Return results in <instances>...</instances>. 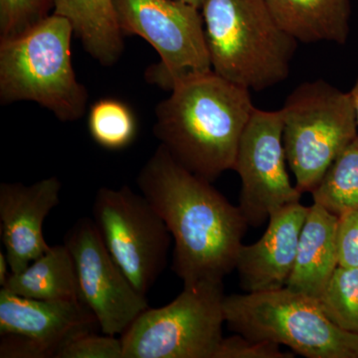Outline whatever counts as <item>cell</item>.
Here are the masks:
<instances>
[{"label":"cell","mask_w":358,"mask_h":358,"mask_svg":"<svg viewBox=\"0 0 358 358\" xmlns=\"http://www.w3.org/2000/svg\"><path fill=\"white\" fill-rule=\"evenodd\" d=\"M141 194L174 240V273L185 286L223 282L235 270L248 223L211 181L188 171L159 145L136 178Z\"/></svg>","instance_id":"obj_1"},{"label":"cell","mask_w":358,"mask_h":358,"mask_svg":"<svg viewBox=\"0 0 358 358\" xmlns=\"http://www.w3.org/2000/svg\"><path fill=\"white\" fill-rule=\"evenodd\" d=\"M256 108L251 91L213 71L187 78L155 109V134L174 159L213 182L233 171Z\"/></svg>","instance_id":"obj_2"},{"label":"cell","mask_w":358,"mask_h":358,"mask_svg":"<svg viewBox=\"0 0 358 358\" xmlns=\"http://www.w3.org/2000/svg\"><path fill=\"white\" fill-rule=\"evenodd\" d=\"M200 10L214 73L255 92L288 78L298 41L264 0H204Z\"/></svg>","instance_id":"obj_3"},{"label":"cell","mask_w":358,"mask_h":358,"mask_svg":"<svg viewBox=\"0 0 358 358\" xmlns=\"http://www.w3.org/2000/svg\"><path fill=\"white\" fill-rule=\"evenodd\" d=\"M74 28L52 13L20 36L0 40V101H29L62 122H76L86 112L88 93L77 79L71 42Z\"/></svg>","instance_id":"obj_4"},{"label":"cell","mask_w":358,"mask_h":358,"mask_svg":"<svg viewBox=\"0 0 358 358\" xmlns=\"http://www.w3.org/2000/svg\"><path fill=\"white\" fill-rule=\"evenodd\" d=\"M225 322L254 341L288 346L308 358H358V336L336 326L319 301L284 287L231 294L223 301Z\"/></svg>","instance_id":"obj_5"},{"label":"cell","mask_w":358,"mask_h":358,"mask_svg":"<svg viewBox=\"0 0 358 358\" xmlns=\"http://www.w3.org/2000/svg\"><path fill=\"white\" fill-rule=\"evenodd\" d=\"M281 110L282 143L296 187L313 193L358 134L350 92L324 80L299 85Z\"/></svg>","instance_id":"obj_6"},{"label":"cell","mask_w":358,"mask_h":358,"mask_svg":"<svg viewBox=\"0 0 358 358\" xmlns=\"http://www.w3.org/2000/svg\"><path fill=\"white\" fill-rule=\"evenodd\" d=\"M223 282L185 286L176 300L138 315L122 334L124 358H215L223 339Z\"/></svg>","instance_id":"obj_7"},{"label":"cell","mask_w":358,"mask_h":358,"mask_svg":"<svg viewBox=\"0 0 358 358\" xmlns=\"http://www.w3.org/2000/svg\"><path fill=\"white\" fill-rule=\"evenodd\" d=\"M114 7L122 34L141 37L159 55L145 72L148 83L171 92L212 70L199 7L180 0H114Z\"/></svg>","instance_id":"obj_8"},{"label":"cell","mask_w":358,"mask_h":358,"mask_svg":"<svg viewBox=\"0 0 358 358\" xmlns=\"http://www.w3.org/2000/svg\"><path fill=\"white\" fill-rule=\"evenodd\" d=\"M93 220L115 262L147 296L166 266L173 237L166 224L143 194L127 185L96 192Z\"/></svg>","instance_id":"obj_9"},{"label":"cell","mask_w":358,"mask_h":358,"mask_svg":"<svg viewBox=\"0 0 358 358\" xmlns=\"http://www.w3.org/2000/svg\"><path fill=\"white\" fill-rule=\"evenodd\" d=\"M282 143L281 110L255 109L242 134L233 171L241 179L239 208L252 227H259L275 211L301 202L292 185Z\"/></svg>","instance_id":"obj_10"},{"label":"cell","mask_w":358,"mask_h":358,"mask_svg":"<svg viewBox=\"0 0 358 358\" xmlns=\"http://www.w3.org/2000/svg\"><path fill=\"white\" fill-rule=\"evenodd\" d=\"M76 270L80 298L103 334H122L148 308L103 244L93 219L81 218L66 235Z\"/></svg>","instance_id":"obj_11"},{"label":"cell","mask_w":358,"mask_h":358,"mask_svg":"<svg viewBox=\"0 0 358 358\" xmlns=\"http://www.w3.org/2000/svg\"><path fill=\"white\" fill-rule=\"evenodd\" d=\"M96 326L82 301L36 300L0 289L1 358H55L68 339Z\"/></svg>","instance_id":"obj_12"},{"label":"cell","mask_w":358,"mask_h":358,"mask_svg":"<svg viewBox=\"0 0 358 358\" xmlns=\"http://www.w3.org/2000/svg\"><path fill=\"white\" fill-rule=\"evenodd\" d=\"M61 189L56 176L30 185H0V233L11 273L24 270L50 248L44 238V221L60 203Z\"/></svg>","instance_id":"obj_13"},{"label":"cell","mask_w":358,"mask_h":358,"mask_svg":"<svg viewBox=\"0 0 358 358\" xmlns=\"http://www.w3.org/2000/svg\"><path fill=\"white\" fill-rule=\"evenodd\" d=\"M310 206L301 202L275 211L262 237L242 245L235 268L247 293L284 288L293 272L301 229Z\"/></svg>","instance_id":"obj_14"},{"label":"cell","mask_w":358,"mask_h":358,"mask_svg":"<svg viewBox=\"0 0 358 358\" xmlns=\"http://www.w3.org/2000/svg\"><path fill=\"white\" fill-rule=\"evenodd\" d=\"M338 216L320 204L310 206L287 288L319 301L338 267Z\"/></svg>","instance_id":"obj_15"},{"label":"cell","mask_w":358,"mask_h":358,"mask_svg":"<svg viewBox=\"0 0 358 358\" xmlns=\"http://www.w3.org/2000/svg\"><path fill=\"white\" fill-rule=\"evenodd\" d=\"M275 22L301 43L348 42L350 0H264Z\"/></svg>","instance_id":"obj_16"},{"label":"cell","mask_w":358,"mask_h":358,"mask_svg":"<svg viewBox=\"0 0 358 358\" xmlns=\"http://www.w3.org/2000/svg\"><path fill=\"white\" fill-rule=\"evenodd\" d=\"M70 21L85 50L106 67L124 52L122 34L114 0H56L54 13Z\"/></svg>","instance_id":"obj_17"},{"label":"cell","mask_w":358,"mask_h":358,"mask_svg":"<svg viewBox=\"0 0 358 358\" xmlns=\"http://www.w3.org/2000/svg\"><path fill=\"white\" fill-rule=\"evenodd\" d=\"M9 293L44 301L80 300L74 261L65 244L55 245L2 287Z\"/></svg>","instance_id":"obj_18"},{"label":"cell","mask_w":358,"mask_h":358,"mask_svg":"<svg viewBox=\"0 0 358 358\" xmlns=\"http://www.w3.org/2000/svg\"><path fill=\"white\" fill-rule=\"evenodd\" d=\"M312 195L315 203L338 217L358 210V134L329 167Z\"/></svg>","instance_id":"obj_19"},{"label":"cell","mask_w":358,"mask_h":358,"mask_svg":"<svg viewBox=\"0 0 358 358\" xmlns=\"http://www.w3.org/2000/svg\"><path fill=\"white\" fill-rule=\"evenodd\" d=\"M88 127L93 140L112 150L129 147L138 131L133 110L115 99H103L92 106Z\"/></svg>","instance_id":"obj_20"},{"label":"cell","mask_w":358,"mask_h":358,"mask_svg":"<svg viewBox=\"0 0 358 358\" xmlns=\"http://www.w3.org/2000/svg\"><path fill=\"white\" fill-rule=\"evenodd\" d=\"M319 303L336 326L358 336V268L338 266Z\"/></svg>","instance_id":"obj_21"},{"label":"cell","mask_w":358,"mask_h":358,"mask_svg":"<svg viewBox=\"0 0 358 358\" xmlns=\"http://www.w3.org/2000/svg\"><path fill=\"white\" fill-rule=\"evenodd\" d=\"M56 0H0V40L20 36L54 13Z\"/></svg>","instance_id":"obj_22"},{"label":"cell","mask_w":358,"mask_h":358,"mask_svg":"<svg viewBox=\"0 0 358 358\" xmlns=\"http://www.w3.org/2000/svg\"><path fill=\"white\" fill-rule=\"evenodd\" d=\"M55 358H124L122 341L110 334L84 331L63 343Z\"/></svg>","instance_id":"obj_23"},{"label":"cell","mask_w":358,"mask_h":358,"mask_svg":"<svg viewBox=\"0 0 358 358\" xmlns=\"http://www.w3.org/2000/svg\"><path fill=\"white\" fill-rule=\"evenodd\" d=\"M292 353L282 352L281 345L272 341H254L237 334L223 338L215 358H292Z\"/></svg>","instance_id":"obj_24"},{"label":"cell","mask_w":358,"mask_h":358,"mask_svg":"<svg viewBox=\"0 0 358 358\" xmlns=\"http://www.w3.org/2000/svg\"><path fill=\"white\" fill-rule=\"evenodd\" d=\"M338 266L358 268V210L338 217Z\"/></svg>","instance_id":"obj_25"},{"label":"cell","mask_w":358,"mask_h":358,"mask_svg":"<svg viewBox=\"0 0 358 358\" xmlns=\"http://www.w3.org/2000/svg\"><path fill=\"white\" fill-rule=\"evenodd\" d=\"M8 268H10V266L7 260L6 252L0 251V285L1 287L6 285L7 279L10 275L8 273Z\"/></svg>","instance_id":"obj_26"},{"label":"cell","mask_w":358,"mask_h":358,"mask_svg":"<svg viewBox=\"0 0 358 358\" xmlns=\"http://www.w3.org/2000/svg\"><path fill=\"white\" fill-rule=\"evenodd\" d=\"M350 98H352L353 108H355V115H357V120L358 124V77L357 81H355V85L352 90L350 91Z\"/></svg>","instance_id":"obj_27"},{"label":"cell","mask_w":358,"mask_h":358,"mask_svg":"<svg viewBox=\"0 0 358 358\" xmlns=\"http://www.w3.org/2000/svg\"><path fill=\"white\" fill-rule=\"evenodd\" d=\"M180 1L186 2V3L192 4V6L199 7V8H201L204 0H180Z\"/></svg>","instance_id":"obj_28"}]
</instances>
